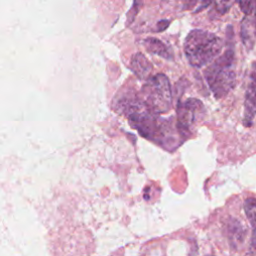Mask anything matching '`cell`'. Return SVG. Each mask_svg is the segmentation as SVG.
I'll return each mask as SVG.
<instances>
[{"label":"cell","instance_id":"obj_1","mask_svg":"<svg viewBox=\"0 0 256 256\" xmlns=\"http://www.w3.org/2000/svg\"><path fill=\"white\" fill-rule=\"evenodd\" d=\"M123 111L126 113L130 124L145 138L160 145H172L176 143L172 125L151 112L141 100L124 101Z\"/></svg>","mask_w":256,"mask_h":256},{"label":"cell","instance_id":"obj_2","mask_svg":"<svg viewBox=\"0 0 256 256\" xmlns=\"http://www.w3.org/2000/svg\"><path fill=\"white\" fill-rule=\"evenodd\" d=\"M223 48V41L217 35L200 29L188 33L184 41V52L191 66L201 68L212 63Z\"/></svg>","mask_w":256,"mask_h":256},{"label":"cell","instance_id":"obj_3","mask_svg":"<svg viewBox=\"0 0 256 256\" xmlns=\"http://www.w3.org/2000/svg\"><path fill=\"white\" fill-rule=\"evenodd\" d=\"M204 76L215 98L226 96L236 84L234 49L227 48L222 55L210 63L204 71Z\"/></svg>","mask_w":256,"mask_h":256},{"label":"cell","instance_id":"obj_4","mask_svg":"<svg viewBox=\"0 0 256 256\" xmlns=\"http://www.w3.org/2000/svg\"><path fill=\"white\" fill-rule=\"evenodd\" d=\"M141 95V102L155 114L166 113L172 107L171 86L164 74L150 77L142 87Z\"/></svg>","mask_w":256,"mask_h":256},{"label":"cell","instance_id":"obj_5","mask_svg":"<svg viewBox=\"0 0 256 256\" xmlns=\"http://www.w3.org/2000/svg\"><path fill=\"white\" fill-rule=\"evenodd\" d=\"M205 107L196 98H188L177 104V127L181 136H187L191 128L203 119Z\"/></svg>","mask_w":256,"mask_h":256},{"label":"cell","instance_id":"obj_6","mask_svg":"<svg viewBox=\"0 0 256 256\" xmlns=\"http://www.w3.org/2000/svg\"><path fill=\"white\" fill-rule=\"evenodd\" d=\"M256 116V62L252 63L249 73V80L245 91L244 100V117L243 124L247 127L251 126Z\"/></svg>","mask_w":256,"mask_h":256},{"label":"cell","instance_id":"obj_7","mask_svg":"<svg viewBox=\"0 0 256 256\" xmlns=\"http://www.w3.org/2000/svg\"><path fill=\"white\" fill-rule=\"evenodd\" d=\"M244 211L252 228V235L249 244V255L256 256V199L247 198L244 201Z\"/></svg>","mask_w":256,"mask_h":256},{"label":"cell","instance_id":"obj_8","mask_svg":"<svg viewBox=\"0 0 256 256\" xmlns=\"http://www.w3.org/2000/svg\"><path fill=\"white\" fill-rule=\"evenodd\" d=\"M131 70L141 79L148 80L152 72V65L150 61L140 52L133 55L130 61Z\"/></svg>","mask_w":256,"mask_h":256},{"label":"cell","instance_id":"obj_9","mask_svg":"<svg viewBox=\"0 0 256 256\" xmlns=\"http://www.w3.org/2000/svg\"><path fill=\"white\" fill-rule=\"evenodd\" d=\"M241 38L243 44L248 49H252L254 47L256 43V12L254 19L249 16H246L243 19L241 24Z\"/></svg>","mask_w":256,"mask_h":256},{"label":"cell","instance_id":"obj_10","mask_svg":"<svg viewBox=\"0 0 256 256\" xmlns=\"http://www.w3.org/2000/svg\"><path fill=\"white\" fill-rule=\"evenodd\" d=\"M143 44L145 45L146 49L153 53L157 54L158 56H161L162 58L166 60H172L173 59V53L171 49L161 40L157 38H146L143 41Z\"/></svg>","mask_w":256,"mask_h":256},{"label":"cell","instance_id":"obj_11","mask_svg":"<svg viewBox=\"0 0 256 256\" xmlns=\"http://www.w3.org/2000/svg\"><path fill=\"white\" fill-rule=\"evenodd\" d=\"M229 238L233 243H239L243 239V230L237 221H233L228 225Z\"/></svg>","mask_w":256,"mask_h":256},{"label":"cell","instance_id":"obj_12","mask_svg":"<svg viewBox=\"0 0 256 256\" xmlns=\"http://www.w3.org/2000/svg\"><path fill=\"white\" fill-rule=\"evenodd\" d=\"M239 5L242 12L247 16L256 10V2L254 1H240Z\"/></svg>","mask_w":256,"mask_h":256},{"label":"cell","instance_id":"obj_13","mask_svg":"<svg viewBox=\"0 0 256 256\" xmlns=\"http://www.w3.org/2000/svg\"><path fill=\"white\" fill-rule=\"evenodd\" d=\"M232 5V2H216L215 3V8L220 14H224L228 11L229 7Z\"/></svg>","mask_w":256,"mask_h":256},{"label":"cell","instance_id":"obj_14","mask_svg":"<svg viewBox=\"0 0 256 256\" xmlns=\"http://www.w3.org/2000/svg\"><path fill=\"white\" fill-rule=\"evenodd\" d=\"M169 25V21L168 20H161L157 23V30L158 31H163L165 30Z\"/></svg>","mask_w":256,"mask_h":256}]
</instances>
